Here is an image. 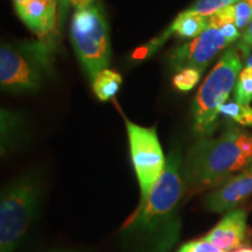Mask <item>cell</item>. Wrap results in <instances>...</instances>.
I'll use <instances>...</instances> for the list:
<instances>
[{
  "label": "cell",
  "mask_w": 252,
  "mask_h": 252,
  "mask_svg": "<svg viewBox=\"0 0 252 252\" xmlns=\"http://www.w3.org/2000/svg\"><path fill=\"white\" fill-rule=\"evenodd\" d=\"M202 72L195 68H185L178 71L173 78V84L178 90L189 91L200 82Z\"/></svg>",
  "instance_id": "17"
},
{
  "label": "cell",
  "mask_w": 252,
  "mask_h": 252,
  "mask_svg": "<svg viewBox=\"0 0 252 252\" xmlns=\"http://www.w3.org/2000/svg\"><path fill=\"white\" fill-rule=\"evenodd\" d=\"M242 60L237 47H230L210 71L198 89L193 105L194 132L201 137L210 135L215 130L220 108L235 89Z\"/></svg>",
  "instance_id": "4"
},
{
  "label": "cell",
  "mask_w": 252,
  "mask_h": 252,
  "mask_svg": "<svg viewBox=\"0 0 252 252\" xmlns=\"http://www.w3.org/2000/svg\"><path fill=\"white\" fill-rule=\"evenodd\" d=\"M58 0H27L15 6L23 23L37 35H45L55 24Z\"/></svg>",
  "instance_id": "11"
},
{
  "label": "cell",
  "mask_w": 252,
  "mask_h": 252,
  "mask_svg": "<svg viewBox=\"0 0 252 252\" xmlns=\"http://www.w3.org/2000/svg\"><path fill=\"white\" fill-rule=\"evenodd\" d=\"M220 31H222L223 34L228 37L230 42H235L236 40H239V37L242 36V34L239 33V30L235 24L225 25V26L220 27Z\"/></svg>",
  "instance_id": "23"
},
{
  "label": "cell",
  "mask_w": 252,
  "mask_h": 252,
  "mask_svg": "<svg viewBox=\"0 0 252 252\" xmlns=\"http://www.w3.org/2000/svg\"><path fill=\"white\" fill-rule=\"evenodd\" d=\"M172 27L176 36L184 39H195L208 28V17L184 11L173 21Z\"/></svg>",
  "instance_id": "12"
},
{
  "label": "cell",
  "mask_w": 252,
  "mask_h": 252,
  "mask_svg": "<svg viewBox=\"0 0 252 252\" xmlns=\"http://www.w3.org/2000/svg\"><path fill=\"white\" fill-rule=\"evenodd\" d=\"M235 252H252V249H250V248H245V249H241V250L235 251Z\"/></svg>",
  "instance_id": "26"
},
{
  "label": "cell",
  "mask_w": 252,
  "mask_h": 252,
  "mask_svg": "<svg viewBox=\"0 0 252 252\" xmlns=\"http://www.w3.org/2000/svg\"><path fill=\"white\" fill-rule=\"evenodd\" d=\"M179 252H224L206 239L188 242L179 249Z\"/></svg>",
  "instance_id": "21"
},
{
  "label": "cell",
  "mask_w": 252,
  "mask_h": 252,
  "mask_svg": "<svg viewBox=\"0 0 252 252\" xmlns=\"http://www.w3.org/2000/svg\"><path fill=\"white\" fill-rule=\"evenodd\" d=\"M186 194L184 160L179 147H172L162 175L149 198L139 204L125 223L122 236L135 252H169L181 231L179 215Z\"/></svg>",
  "instance_id": "1"
},
{
  "label": "cell",
  "mask_w": 252,
  "mask_h": 252,
  "mask_svg": "<svg viewBox=\"0 0 252 252\" xmlns=\"http://www.w3.org/2000/svg\"><path fill=\"white\" fill-rule=\"evenodd\" d=\"M130 153L140 189V204L150 196L151 191L166 167L161 145L156 128L144 127L126 121Z\"/></svg>",
  "instance_id": "7"
},
{
  "label": "cell",
  "mask_w": 252,
  "mask_h": 252,
  "mask_svg": "<svg viewBox=\"0 0 252 252\" xmlns=\"http://www.w3.org/2000/svg\"><path fill=\"white\" fill-rule=\"evenodd\" d=\"M220 115L225 116L243 126H252V108L248 104H242L234 100L226 102L220 108Z\"/></svg>",
  "instance_id": "14"
},
{
  "label": "cell",
  "mask_w": 252,
  "mask_h": 252,
  "mask_svg": "<svg viewBox=\"0 0 252 252\" xmlns=\"http://www.w3.org/2000/svg\"><path fill=\"white\" fill-rule=\"evenodd\" d=\"M247 1L249 2V4H250V5L252 6V0H247Z\"/></svg>",
  "instance_id": "28"
},
{
  "label": "cell",
  "mask_w": 252,
  "mask_h": 252,
  "mask_svg": "<svg viewBox=\"0 0 252 252\" xmlns=\"http://www.w3.org/2000/svg\"><path fill=\"white\" fill-rule=\"evenodd\" d=\"M236 21V9L235 4L226 6V7L220 9L216 13L208 17V27L220 28L225 25L235 24Z\"/></svg>",
  "instance_id": "19"
},
{
  "label": "cell",
  "mask_w": 252,
  "mask_h": 252,
  "mask_svg": "<svg viewBox=\"0 0 252 252\" xmlns=\"http://www.w3.org/2000/svg\"><path fill=\"white\" fill-rule=\"evenodd\" d=\"M235 100L242 104L250 105L252 102V72L243 68L239 72V76L234 89Z\"/></svg>",
  "instance_id": "15"
},
{
  "label": "cell",
  "mask_w": 252,
  "mask_h": 252,
  "mask_svg": "<svg viewBox=\"0 0 252 252\" xmlns=\"http://www.w3.org/2000/svg\"><path fill=\"white\" fill-rule=\"evenodd\" d=\"M248 215L244 209L228 212L203 239L224 252H235L245 247L248 242Z\"/></svg>",
  "instance_id": "10"
},
{
  "label": "cell",
  "mask_w": 252,
  "mask_h": 252,
  "mask_svg": "<svg viewBox=\"0 0 252 252\" xmlns=\"http://www.w3.org/2000/svg\"><path fill=\"white\" fill-rule=\"evenodd\" d=\"M252 163V134L238 128L216 139L202 138L190 147L184 162L186 195L215 188Z\"/></svg>",
  "instance_id": "2"
},
{
  "label": "cell",
  "mask_w": 252,
  "mask_h": 252,
  "mask_svg": "<svg viewBox=\"0 0 252 252\" xmlns=\"http://www.w3.org/2000/svg\"><path fill=\"white\" fill-rule=\"evenodd\" d=\"M69 4L74 6L76 9H84L88 7H91V6L94 5V0H68Z\"/></svg>",
  "instance_id": "24"
},
{
  "label": "cell",
  "mask_w": 252,
  "mask_h": 252,
  "mask_svg": "<svg viewBox=\"0 0 252 252\" xmlns=\"http://www.w3.org/2000/svg\"><path fill=\"white\" fill-rule=\"evenodd\" d=\"M52 68V47L39 41L2 43L0 48V84L8 93L39 89Z\"/></svg>",
  "instance_id": "3"
},
{
  "label": "cell",
  "mask_w": 252,
  "mask_h": 252,
  "mask_svg": "<svg viewBox=\"0 0 252 252\" xmlns=\"http://www.w3.org/2000/svg\"><path fill=\"white\" fill-rule=\"evenodd\" d=\"M252 195V166L237 175L230 176L214 188L206 197V206L214 213H225L236 209L238 204Z\"/></svg>",
  "instance_id": "9"
},
{
  "label": "cell",
  "mask_w": 252,
  "mask_h": 252,
  "mask_svg": "<svg viewBox=\"0 0 252 252\" xmlns=\"http://www.w3.org/2000/svg\"><path fill=\"white\" fill-rule=\"evenodd\" d=\"M237 1L239 0H196L186 11L190 12V13L200 14L202 17H210L220 9L224 8L226 6L234 5Z\"/></svg>",
  "instance_id": "16"
},
{
  "label": "cell",
  "mask_w": 252,
  "mask_h": 252,
  "mask_svg": "<svg viewBox=\"0 0 252 252\" xmlns=\"http://www.w3.org/2000/svg\"><path fill=\"white\" fill-rule=\"evenodd\" d=\"M237 49L241 52L242 56H248L252 50V21L250 25L247 27V30L244 31V33L242 34V36L239 37L237 45Z\"/></svg>",
  "instance_id": "22"
},
{
  "label": "cell",
  "mask_w": 252,
  "mask_h": 252,
  "mask_svg": "<svg viewBox=\"0 0 252 252\" xmlns=\"http://www.w3.org/2000/svg\"><path fill=\"white\" fill-rule=\"evenodd\" d=\"M229 43L231 42L220 28L208 27L191 42L176 47L169 55V64L176 71L195 68L203 72L210 61Z\"/></svg>",
  "instance_id": "8"
},
{
  "label": "cell",
  "mask_w": 252,
  "mask_h": 252,
  "mask_svg": "<svg viewBox=\"0 0 252 252\" xmlns=\"http://www.w3.org/2000/svg\"><path fill=\"white\" fill-rule=\"evenodd\" d=\"M173 33H174V31H173V27L171 25V26H169L165 32H163L161 35L156 37V39L151 40L147 45L140 47V48H138L137 50H135V52L133 53V55H132V58L135 60L147 59L149 56L152 55L153 53H156L157 50L166 42L167 39H168V37L171 36Z\"/></svg>",
  "instance_id": "18"
},
{
  "label": "cell",
  "mask_w": 252,
  "mask_h": 252,
  "mask_svg": "<svg viewBox=\"0 0 252 252\" xmlns=\"http://www.w3.org/2000/svg\"><path fill=\"white\" fill-rule=\"evenodd\" d=\"M27 1V0H14V5H18V4H23V2Z\"/></svg>",
  "instance_id": "27"
},
{
  "label": "cell",
  "mask_w": 252,
  "mask_h": 252,
  "mask_svg": "<svg viewBox=\"0 0 252 252\" xmlns=\"http://www.w3.org/2000/svg\"><path fill=\"white\" fill-rule=\"evenodd\" d=\"M40 185L34 176H23L8 185L0 198V252H15L36 215Z\"/></svg>",
  "instance_id": "5"
},
{
  "label": "cell",
  "mask_w": 252,
  "mask_h": 252,
  "mask_svg": "<svg viewBox=\"0 0 252 252\" xmlns=\"http://www.w3.org/2000/svg\"><path fill=\"white\" fill-rule=\"evenodd\" d=\"M122 83L123 78L121 74H118L117 71L110 70L108 68L99 71L94 78V81L91 82L94 94L102 102L111 99L118 93Z\"/></svg>",
  "instance_id": "13"
},
{
  "label": "cell",
  "mask_w": 252,
  "mask_h": 252,
  "mask_svg": "<svg viewBox=\"0 0 252 252\" xmlns=\"http://www.w3.org/2000/svg\"><path fill=\"white\" fill-rule=\"evenodd\" d=\"M251 166H252V163H251Z\"/></svg>",
  "instance_id": "29"
},
{
  "label": "cell",
  "mask_w": 252,
  "mask_h": 252,
  "mask_svg": "<svg viewBox=\"0 0 252 252\" xmlns=\"http://www.w3.org/2000/svg\"><path fill=\"white\" fill-rule=\"evenodd\" d=\"M244 68H247L248 70H250L252 72V54L248 58L247 63H245V67Z\"/></svg>",
  "instance_id": "25"
},
{
  "label": "cell",
  "mask_w": 252,
  "mask_h": 252,
  "mask_svg": "<svg viewBox=\"0 0 252 252\" xmlns=\"http://www.w3.org/2000/svg\"><path fill=\"white\" fill-rule=\"evenodd\" d=\"M236 21L235 25L238 30H247L252 21V6L247 0H239L235 4Z\"/></svg>",
  "instance_id": "20"
},
{
  "label": "cell",
  "mask_w": 252,
  "mask_h": 252,
  "mask_svg": "<svg viewBox=\"0 0 252 252\" xmlns=\"http://www.w3.org/2000/svg\"><path fill=\"white\" fill-rule=\"evenodd\" d=\"M70 39L89 80L93 82L110 62V36L103 9L93 5L76 9L71 18Z\"/></svg>",
  "instance_id": "6"
}]
</instances>
